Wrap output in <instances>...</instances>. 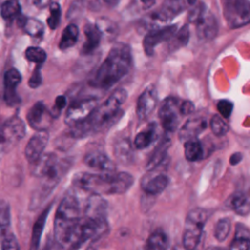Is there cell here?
I'll use <instances>...</instances> for the list:
<instances>
[{
    "label": "cell",
    "instance_id": "obj_1",
    "mask_svg": "<svg viewBox=\"0 0 250 250\" xmlns=\"http://www.w3.org/2000/svg\"><path fill=\"white\" fill-rule=\"evenodd\" d=\"M127 95L126 90L123 88L115 90L103 104L96 107L85 121L70 127L71 136L73 138H85L114 123L122 113L121 105L125 103Z\"/></svg>",
    "mask_w": 250,
    "mask_h": 250
},
{
    "label": "cell",
    "instance_id": "obj_2",
    "mask_svg": "<svg viewBox=\"0 0 250 250\" xmlns=\"http://www.w3.org/2000/svg\"><path fill=\"white\" fill-rule=\"evenodd\" d=\"M132 66V53L125 43L112 46L105 60L92 77L90 84L99 89H108L123 78Z\"/></svg>",
    "mask_w": 250,
    "mask_h": 250
},
{
    "label": "cell",
    "instance_id": "obj_3",
    "mask_svg": "<svg viewBox=\"0 0 250 250\" xmlns=\"http://www.w3.org/2000/svg\"><path fill=\"white\" fill-rule=\"evenodd\" d=\"M72 184L75 188L93 194H122L132 187L134 178L127 172H79L73 177Z\"/></svg>",
    "mask_w": 250,
    "mask_h": 250
},
{
    "label": "cell",
    "instance_id": "obj_4",
    "mask_svg": "<svg viewBox=\"0 0 250 250\" xmlns=\"http://www.w3.org/2000/svg\"><path fill=\"white\" fill-rule=\"evenodd\" d=\"M74 188L63 196L55 215L54 243L57 245H62L67 241L83 217L81 194L78 188Z\"/></svg>",
    "mask_w": 250,
    "mask_h": 250
},
{
    "label": "cell",
    "instance_id": "obj_5",
    "mask_svg": "<svg viewBox=\"0 0 250 250\" xmlns=\"http://www.w3.org/2000/svg\"><path fill=\"white\" fill-rule=\"evenodd\" d=\"M208 212L202 208H195L187 215L183 235V245L186 250H194L199 244Z\"/></svg>",
    "mask_w": 250,
    "mask_h": 250
},
{
    "label": "cell",
    "instance_id": "obj_6",
    "mask_svg": "<svg viewBox=\"0 0 250 250\" xmlns=\"http://www.w3.org/2000/svg\"><path fill=\"white\" fill-rule=\"evenodd\" d=\"M188 20L196 26V33L200 39H213L218 33V21L204 3L196 5L189 13Z\"/></svg>",
    "mask_w": 250,
    "mask_h": 250
},
{
    "label": "cell",
    "instance_id": "obj_7",
    "mask_svg": "<svg viewBox=\"0 0 250 250\" xmlns=\"http://www.w3.org/2000/svg\"><path fill=\"white\" fill-rule=\"evenodd\" d=\"M223 15L230 28H239L250 23L249 0H221Z\"/></svg>",
    "mask_w": 250,
    "mask_h": 250
},
{
    "label": "cell",
    "instance_id": "obj_8",
    "mask_svg": "<svg viewBox=\"0 0 250 250\" xmlns=\"http://www.w3.org/2000/svg\"><path fill=\"white\" fill-rule=\"evenodd\" d=\"M25 124L20 117H12L0 127V155L13 148L25 135Z\"/></svg>",
    "mask_w": 250,
    "mask_h": 250
},
{
    "label": "cell",
    "instance_id": "obj_9",
    "mask_svg": "<svg viewBox=\"0 0 250 250\" xmlns=\"http://www.w3.org/2000/svg\"><path fill=\"white\" fill-rule=\"evenodd\" d=\"M181 103L182 101L175 97H168L161 103L158 109V117L165 131L174 132L179 127L183 116Z\"/></svg>",
    "mask_w": 250,
    "mask_h": 250
},
{
    "label": "cell",
    "instance_id": "obj_10",
    "mask_svg": "<svg viewBox=\"0 0 250 250\" xmlns=\"http://www.w3.org/2000/svg\"><path fill=\"white\" fill-rule=\"evenodd\" d=\"M98 99L85 98L72 102L66 109L64 122L69 127L85 121L98 106Z\"/></svg>",
    "mask_w": 250,
    "mask_h": 250
},
{
    "label": "cell",
    "instance_id": "obj_11",
    "mask_svg": "<svg viewBox=\"0 0 250 250\" xmlns=\"http://www.w3.org/2000/svg\"><path fill=\"white\" fill-rule=\"evenodd\" d=\"M63 170L62 165L59 163L58 156L55 153H43L36 161L31 164V174L36 178H47Z\"/></svg>",
    "mask_w": 250,
    "mask_h": 250
},
{
    "label": "cell",
    "instance_id": "obj_12",
    "mask_svg": "<svg viewBox=\"0 0 250 250\" xmlns=\"http://www.w3.org/2000/svg\"><path fill=\"white\" fill-rule=\"evenodd\" d=\"M177 31V25H167L161 28H154L148 31L143 40V47L145 53L147 56H151L154 52V49L157 45L162 42L171 40L174 34Z\"/></svg>",
    "mask_w": 250,
    "mask_h": 250
},
{
    "label": "cell",
    "instance_id": "obj_13",
    "mask_svg": "<svg viewBox=\"0 0 250 250\" xmlns=\"http://www.w3.org/2000/svg\"><path fill=\"white\" fill-rule=\"evenodd\" d=\"M53 114L47 109L43 102L35 103L27 111L26 119L28 125L38 131H46L52 123Z\"/></svg>",
    "mask_w": 250,
    "mask_h": 250
},
{
    "label": "cell",
    "instance_id": "obj_14",
    "mask_svg": "<svg viewBox=\"0 0 250 250\" xmlns=\"http://www.w3.org/2000/svg\"><path fill=\"white\" fill-rule=\"evenodd\" d=\"M157 101V90L154 86L149 85L143 91L137 101L136 113L139 120H145L151 114L156 107Z\"/></svg>",
    "mask_w": 250,
    "mask_h": 250
},
{
    "label": "cell",
    "instance_id": "obj_15",
    "mask_svg": "<svg viewBox=\"0 0 250 250\" xmlns=\"http://www.w3.org/2000/svg\"><path fill=\"white\" fill-rule=\"evenodd\" d=\"M187 8L185 0H164L157 11L152 15L153 21L167 22L182 14Z\"/></svg>",
    "mask_w": 250,
    "mask_h": 250
},
{
    "label": "cell",
    "instance_id": "obj_16",
    "mask_svg": "<svg viewBox=\"0 0 250 250\" xmlns=\"http://www.w3.org/2000/svg\"><path fill=\"white\" fill-rule=\"evenodd\" d=\"M21 81V75L16 68L8 69L4 74V93L3 98L7 104L15 105L20 103L17 94V87Z\"/></svg>",
    "mask_w": 250,
    "mask_h": 250
},
{
    "label": "cell",
    "instance_id": "obj_17",
    "mask_svg": "<svg viewBox=\"0 0 250 250\" xmlns=\"http://www.w3.org/2000/svg\"><path fill=\"white\" fill-rule=\"evenodd\" d=\"M48 141L49 134L47 131H38L29 139L24 148V155L29 163L32 164L43 154Z\"/></svg>",
    "mask_w": 250,
    "mask_h": 250
},
{
    "label": "cell",
    "instance_id": "obj_18",
    "mask_svg": "<svg viewBox=\"0 0 250 250\" xmlns=\"http://www.w3.org/2000/svg\"><path fill=\"white\" fill-rule=\"evenodd\" d=\"M84 163L91 169L99 171V173H114L115 164L104 152L100 150H92L85 154Z\"/></svg>",
    "mask_w": 250,
    "mask_h": 250
},
{
    "label": "cell",
    "instance_id": "obj_19",
    "mask_svg": "<svg viewBox=\"0 0 250 250\" xmlns=\"http://www.w3.org/2000/svg\"><path fill=\"white\" fill-rule=\"evenodd\" d=\"M207 126L206 119L201 116H193L187 120L179 131V139L183 142H188L201 134Z\"/></svg>",
    "mask_w": 250,
    "mask_h": 250
},
{
    "label": "cell",
    "instance_id": "obj_20",
    "mask_svg": "<svg viewBox=\"0 0 250 250\" xmlns=\"http://www.w3.org/2000/svg\"><path fill=\"white\" fill-rule=\"evenodd\" d=\"M84 34H85V42L81 48L82 54H90L92 53L100 44L103 33L100 28L95 23H87L84 26Z\"/></svg>",
    "mask_w": 250,
    "mask_h": 250
},
{
    "label": "cell",
    "instance_id": "obj_21",
    "mask_svg": "<svg viewBox=\"0 0 250 250\" xmlns=\"http://www.w3.org/2000/svg\"><path fill=\"white\" fill-rule=\"evenodd\" d=\"M113 153L118 162L128 165L133 161L134 150L130 139L123 137L115 141L113 145Z\"/></svg>",
    "mask_w": 250,
    "mask_h": 250
},
{
    "label": "cell",
    "instance_id": "obj_22",
    "mask_svg": "<svg viewBox=\"0 0 250 250\" xmlns=\"http://www.w3.org/2000/svg\"><path fill=\"white\" fill-rule=\"evenodd\" d=\"M169 178L165 174H156L146 178L142 182V188L148 195H157L161 193L168 186Z\"/></svg>",
    "mask_w": 250,
    "mask_h": 250
},
{
    "label": "cell",
    "instance_id": "obj_23",
    "mask_svg": "<svg viewBox=\"0 0 250 250\" xmlns=\"http://www.w3.org/2000/svg\"><path fill=\"white\" fill-rule=\"evenodd\" d=\"M229 206L238 215H246L250 212V194L245 191L234 192L228 201Z\"/></svg>",
    "mask_w": 250,
    "mask_h": 250
},
{
    "label": "cell",
    "instance_id": "obj_24",
    "mask_svg": "<svg viewBox=\"0 0 250 250\" xmlns=\"http://www.w3.org/2000/svg\"><path fill=\"white\" fill-rule=\"evenodd\" d=\"M51 207H52L51 205L46 207V209H44V211L38 216L36 222L34 223L32 232H31L29 250H38V247H39V244L41 241L42 232H43V229H44V227H45V224L47 221V217H48Z\"/></svg>",
    "mask_w": 250,
    "mask_h": 250
},
{
    "label": "cell",
    "instance_id": "obj_25",
    "mask_svg": "<svg viewBox=\"0 0 250 250\" xmlns=\"http://www.w3.org/2000/svg\"><path fill=\"white\" fill-rule=\"evenodd\" d=\"M157 137V126L155 123H150L147 127L139 132L134 140V146L138 149H144L149 146Z\"/></svg>",
    "mask_w": 250,
    "mask_h": 250
},
{
    "label": "cell",
    "instance_id": "obj_26",
    "mask_svg": "<svg viewBox=\"0 0 250 250\" xmlns=\"http://www.w3.org/2000/svg\"><path fill=\"white\" fill-rule=\"evenodd\" d=\"M169 146H170V140L168 138H164L159 143V145L154 149L153 153L151 154V156L149 157L146 163V169L148 171L155 170L159 165H161V163L164 161L166 157Z\"/></svg>",
    "mask_w": 250,
    "mask_h": 250
},
{
    "label": "cell",
    "instance_id": "obj_27",
    "mask_svg": "<svg viewBox=\"0 0 250 250\" xmlns=\"http://www.w3.org/2000/svg\"><path fill=\"white\" fill-rule=\"evenodd\" d=\"M169 248V238L167 234L158 229L152 232L146 241V250H167Z\"/></svg>",
    "mask_w": 250,
    "mask_h": 250
},
{
    "label": "cell",
    "instance_id": "obj_28",
    "mask_svg": "<svg viewBox=\"0 0 250 250\" xmlns=\"http://www.w3.org/2000/svg\"><path fill=\"white\" fill-rule=\"evenodd\" d=\"M78 35H79V29L77 25L74 23L68 24L62 33V37L59 43V48L61 50H66L72 47L76 43L78 39Z\"/></svg>",
    "mask_w": 250,
    "mask_h": 250
},
{
    "label": "cell",
    "instance_id": "obj_29",
    "mask_svg": "<svg viewBox=\"0 0 250 250\" xmlns=\"http://www.w3.org/2000/svg\"><path fill=\"white\" fill-rule=\"evenodd\" d=\"M185 157L188 161H198L203 157V146L197 139H192L185 143Z\"/></svg>",
    "mask_w": 250,
    "mask_h": 250
},
{
    "label": "cell",
    "instance_id": "obj_30",
    "mask_svg": "<svg viewBox=\"0 0 250 250\" xmlns=\"http://www.w3.org/2000/svg\"><path fill=\"white\" fill-rule=\"evenodd\" d=\"M21 7L19 0H6L1 5V16L5 20H11L21 14Z\"/></svg>",
    "mask_w": 250,
    "mask_h": 250
},
{
    "label": "cell",
    "instance_id": "obj_31",
    "mask_svg": "<svg viewBox=\"0 0 250 250\" xmlns=\"http://www.w3.org/2000/svg\"><path fill=\"white\" fill-rule=\"evenodd\" d=\"M22 28L24 29L25 33L30 35L31 37H39L42 36L44 32V25L43 23L37 19H26L23 21Z\"/></svg>",
    "mask_w": 250,
    "mask_h": 250
},
{
    "label": "cell",
    "instance_id": "obj_32",
    "mask_svg": "<svg viewBox=\"0 0 250 250\" xmlns=\"http://www.w3.org/2000/svg\"><path fill=\"white\" fill-rule=\"evenodd\" d=\"M210 128H211L213 134L218 137L225 136L229 130V124L219 114H215L212 116V118L210 120Z\"/></svg>",
    "mask_w": 250,
    "mask_h": 250
},
{
    "label": "cell",
    "instance_id": "obj_33",
    "mask_svg": "<svg viewBox=\"0 0 250 250\" xmlns=\"http://www.w3.org/2000/svg\"><path fill=\"white\" fill-rule=\"evenodd\" d=\"M189 39V29L187 24L183 25L179 31H176L174 36L171 38L172 49H178L188 44Z\"/></svg>",
    "mask_w": 250,
    "mask_h": 250
},
{
    "label": "cell",
    "instance_id": "obj_34",
    "mask_svg": "<svg viewBox=\"0 0 250 250\" xmlns=\"http://www.w3.org/2000/svg\"><path fill=\"white\" fill-rule=\"evenodd\" d=\"M25 58L34 63H36L38 66H41L43 62L46 61L47 54L44 51V49L40 47H28L25 50Z\"/></svg>",
    "mask_w": 250,
    "mask_h": 250
},
{
    "label": "cell",
    "instance_id": "obj_35",
    "mask_svg": "<svg viewBox=\"0 0 250 250\" xmlns=\"http://www.w3.org/2000/svg\"><path fill=\"white\" fill-rule=\"evenodd\" d=\"M230 228H231V224L229 219L228 218H223L221 220H219L215 226V229H214V235L216 237V239L218 241H224L229 231H230Z\"/></svg>",
    "mask_w": 250,
    "mask_h": 250
},
{
    "label": "cell",
    "instance_id": "obj_36",
    "mask_svg": "<svg viewBox=\"0 0 250 250\" xmlns=\"http://www.w3.org/2000/svg\"><path fill=\"white\" fill-rule=\"evenodd\" d=\"M61 20V6L57 2H53L50 5V15L47 19L48 26L51 29H56L60 24Z\"/></svg>",
    "mask_w": 250,
    "mask_h": 250
},
{
    "label": "cell",
    "instance_id": "obj_37",
    "mask_svg": "<svg viewBox=\"0 0 250 250\" xmlns=\"http://www.w3.org/2000/svg\"><path fill=\"white\" fill-rule=\"evenodd\" d=\"M11 224V210L9 203L0 199V229H7Z\"/></svg>",
    "mask_w": 250,
    "mask_h": 250
},
{
    "label": "cell",
    "instance_id": "obj_38",
    "mask_svg": "<svg viewBox=\"0 0 250 250\" xmlns=\"http://www.w3.org/2000/svg\"><path fill=\"white\" fill-rule=\"evenodd\" d=\"M229 250H250V238L243 233H236L229 245Z\"/></svg>",
    "mask_w": 250,
    "mask_h": 250
},
{
    "label": "cell",
    "instance_id": "obj_39",
    "mask_svg": "<svg viewBox=\"0 0 250 250\" xmlns=\"http://www.w3.org/2000/svg\"><path fill=\"white\" fill-rule=\"evenodd\" d=\"M97 26L100 28V30L102 31L103 35L105 34H109L110 36L114 35V30L116 29V26L114 24V22L108 21L107 19H99L96 22Z\"/></svg>",
    "mask_w": 250,
    "mask_h": 250
},
{
    "label": "cell",
    "instance_id": "obj_40",
    "mask_svg": "<svg viewBox=\"0 0 250 250\" xmlns=\"http://www.w3.org/2000/svg\"><path fill=\"white\" fill-rule=\"evenodd\" d=\"M217 109L221 116L224 118H229L233 110V104L229 100H220L217 104Z\"/></svg>",
    "mask_w": 250,
    "mask_h": 250
},
{
    "label": "cell",
    "instance_id": "obj_41",
    "mask_svg": "<svg viewBox=\"0 0 250 250\" xmlns=\"http://www.w3.org/2000/svg\"><path fill=\"white\" fill-rule=\"evenodd\" d=\"M1 250H20L19 242L13 233H8L4 236L1 244Z\"/></svg>",
    "mask_w": 250,
    "mask_h": 250
},
{
    "label": "cell",
    "instance_id": "obj_42",
    "mask_svg": "<svg viewBox=\"0 0 250 250\" xmlns=\"http://www.w3.org/2000/svg\"><path fill=\"white\" fill-rule=\"evenodd\" d=\"M42 83V75H41V66H38L33 70L32 75L29 78L28 85L30 88H37Z\"/></svg>",
    "mask_w": 250,
    "mask_h": 250
},
{
    "label": "cell",
    "instance_id": "obj_43",
    "mask_svg": "<svg viewBox=\"0 0 250 250\" xmlns=\"http://www.w3.org/2000/svg\"><path fill=\"white\" fill-rule=\"evenodd\" d=\"M66 106V98L64 96H58L55 101L54 109L60 114V111Z\"/></svg>",
    "mask_w": 250,
    "mask_h": 250
},
{
    "label": "cell",
    "instance_id": "obj_44",
    "mask_svg": "<svg viewBox=\"0 0 250 250\" xmlns=\"http://www.w3.org/2000/svg\"><path fill=\"white\" fill-rule=\"evenodd\" d=\"M193 110H194V106H193L192 103H190L189 101H182V103H181V111H182L183 115L190 114Z\"/></svg>",
    "mask_w": 250,
    "mask_h": 250
},
{
    "label": "cell",
    "instance_id": "obj_45",
    "mask_svg": "<svg viewBox=\"0 0 250 250\" xmlns=\"http://www.w3.org/2000/svg\"><path fill=\"white\" fill-rule=\"evenodd\" d=\"M242 154L240 152H234L229 157V163L231 165H237L242 160Z\"/></svg>",
    "mask_w": 250,
    "mask_h": 250
},
{
    "label": "cell",
    "instance_id": "obj_46",
    "mask_svg": "<svg viewBox=\"0 0 250 250\" xmlns=\"http://www.w3.org/2000/svg\"><path fill=\"white\" fill-rule=\"evenodd\" d=\"M31 1H32V4L39 9H43L47 7L49 4H51V0H31Z\"/></svg>",
    "mask_w": 250,
    "mask_h": 250
},
{
    "label": "cell",
    "instance_id": "obj_47",
    "mask_svg": "<svg viewBox=\"0 0 250 250\" xmlns=\"http://www.w3.org/2000/svg\"><path fill=\"white\" fill-rule=\"evenodd\" d=\"M141 2L145 5L146 8H148L155 2V0H141Z\"/></svg>",
    "mask_w": 250,
    "mask_h": 250
},
{
    "label": "cell",
    "instance_id": "obj_48",
    "mask_svg": "<svg viewBox=\"0 0 250 250\" xmlns=\"http://www.w3.org/2000/svg\"><path fill=\"white\" fill-rule=\"evenodd\" d=\"M101 2H103L104 4H106V5H115L118 3L119 0H100Z\"/></svg>",
    "mask_w": 250,
    "mask_h": 250
},
{
    "label": "cell",
    "instance_id": "obj_49",
    "mask_svg": "<svg viewBox=\"0 0 250 250\" xmlns=\"http://www.w3.org/2000/svg\"><path fill=\"white\" fill-rule=\"evenodd\" d=\"M206 250H224V249L219 248V247H209V248H207Z\"/></svg>",
    "mask_w": 250,
    "mask_h": 250
},
{
    "label": "cell",
    "instance_id": "obj_50",
    "mask_svg": "<svg viewBox=\"0 0 250 250\" xmlns=\"http://www.w3.org/2000/svg\"><path fill=\"white\" fill-rule=\"evenodd\" d=\"M188 3L189 5H194L196 3V0H188Z\"/></svg>",
    "mask_w": 250,
    "mask_h": 250
},
{
    "label": "cell",
    "instance_id": "obj_51",
    "mask_svg": "<svg viewBox=\"0 0 250 250\" xmlns=\"http://www.w3.org/2000/svg\"><path fill=\"white\" fill-rule=\"evenodd\" d=\"M167 250H176V249H175V248H171V247H169Z\"/></svg>",
    "mask_w": 250,
    "mask_h": 250
}]
</instances>
